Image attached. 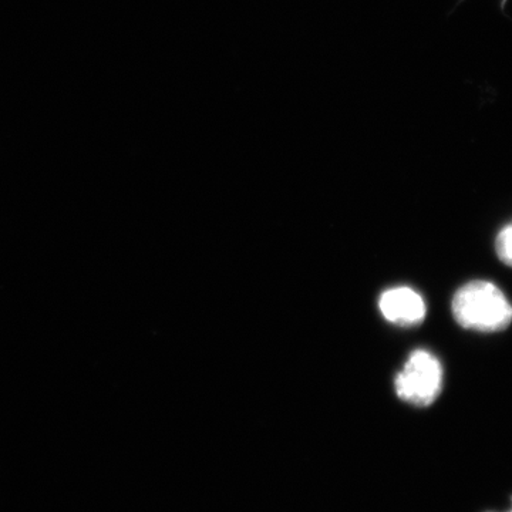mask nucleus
<instances>
[{
	"instance_id": "obj_1",
	"label": "nucleus",
	"mask_w": 512,
	"mask_h": 512,
	"mask_svg": "<svg viewBox=\"0 0 512 512\" xmlns=\"http://www.w3.org/2000/svg\"><path fill=\"white\" fill-rule=\"evenodd\" d=\"M451 309L461 328L476 332H503L512 323V303L497 285L488 281L461 286L454 295Z\"/></svg>"
},
{
	"instance_id": "obj_2",
	"label": "nucleus",
	"mask_w": 512,
	"mask_h": 512,
	"mask_svg": "<svg viewBox=\"0 0 512 512\" xmlns=\"http://www.w3.org/2000/svg\"><path fill=\"white\" fill-rule=\"evenodd\" d=\"M443 366L433 353L416 350L396 376L397 396L413 406L427 407L436 402L443 390Z\"/></svg>"
},
{
	"instance_id": "obj_3",
	"label": "nucleus",
	"mask_w": 512,
	"mask_h": 512,
	"mask_svg": "<svg viewBox=\"0 0 512 512\" xmlns=\"http://www.w3.org/2000/svg\"><path fill=\"white\" fill-rule=\"evenodd\" d=\"M379 308L384 318L399 326L420 325L427 313L423 296L406 286L384 292Z\"/></svg>"
},
{
	"instance_id": "obj_4",
	"label": "nucleus",
	"mask_w": 512,
	"mask_h": 512,
	"mask_svg": "<svg viewBox=\"0 0 512 512\" xmlns=\"http://www.w3.org/2000/svg\"><path fill=\"white\" fill-rule=\"evenodd\" d=\"M495 252L503 264L512 268V222L498 232L495 238Z\"/></svg>"
},
{
	"instance_id": "obj_5",
	"label": "nucleus",
	"mask_w": 512,
	"mask_h": 512,
	"mask_svg": "<svg viewBox=\"0 0 512 512\" xmlns=\"http://www.w3.org/2000/svg\"><path fill=\"white\" fill-rule=\"evenodd\" d=\"M491 512H495V511H491ZM501 512H512V503H511L510 507L507 508V510H504Z\"/></svg>"
}]
</instances>
